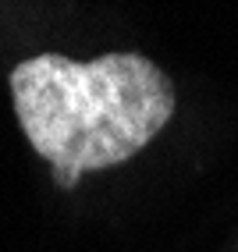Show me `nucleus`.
<instances>
[{
	"label": "nucleus",
	"mask_w": 238,
	"mask_h": 252,
	"mask_svg": "<svg viewBox=\"0 0 238 252\" xmlns=\"http://www.w3.org/2000/svg\"><path fill=\"white\" fill-rule=\"evenodd\" d=\"M11 96L61 189H75L86 171L132 160L174 114L171 78L139 54H103L89 64L39 54L11 71Z\"/></svg>",
	"instance_id": "f257e3e1"
}]
</instances>
